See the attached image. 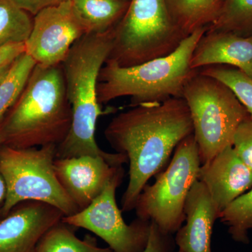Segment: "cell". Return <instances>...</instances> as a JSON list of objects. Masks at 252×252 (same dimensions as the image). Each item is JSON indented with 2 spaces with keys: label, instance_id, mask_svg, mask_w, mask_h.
Wrapping results in <instances>:
<instances>
[{
  "label": "cell",
  "instance_id": "obj_26",
  "mask_svg": "<svg viewBox=\"0 0 252 252\" xmlns=\"http://www.w3.org/2000/svg\"><path fill=\"white\" fill-rule=\"evenodd\" d=\"M11 1L21 9L24 10L26 12L34 16L45 8L61 4L67 0H11Z\"/></svg>",
  "mask_w": 252,
  "mask_h": 252
},
{
  "label": "cell",
  "instance_id": "obj_8",
  "mask_svg": "<svg viewBox=\"0 0 252 252\" xmlns=\"http://www.w3.org/2000/svg\"><path fill=\"white\" fill-rule=\"evenodd\" d=\"M201 166L193 133L177 146L171 161L147 184L139 195L135 210L138 218L154 222L162 233H176L185 221L186 199L198 180Z\"/></svg>",
  "mask_w": 252,
  "mask_h": 252
},
{
  "label": "cell",
  "instance_id": "obj_14",
  "mask_svg": "<svg viewBox=\"0 0 252 252\" xmlns=\"http://www.w3.org/2000/svg\"><path fill=\"white\" fill-rule=\"evenodd\" d=\"M186 224L176 232L175 245L182 252H212L214 225L220 213L205 186L195 182L185 205Z\"/></svg>",
  "mask_w": 252,
  "mask_h": 252
},
{
  "label": "cell",
  "instance_id": "obj_11",
  "mask_svg": "<svg viewBox=\"0 0 252 252\" xmlns=\"http://www.w3.org/2000/svg\"><path fill=\"white\" fill-rule=\"evenodd\" d=\"M64 217L43 202L18 204L0 220V252H34L42 237Z\"/></svg>",
  "mask_w": 252,
  "mask_h": 252
},
{
  "label": "cell",
  "instance_id": "obj_5",
  "mask_svg": "<svg viewBox=\"0 0 252 252\" xmlns=\"http://www.w3.org/2000/svg\"><path fill=\"white\" fill-rule=\"evenodd\" d=\"M57 146L31 148L0 146V175L6 193L0 215H7L18 204L29 200L43 202L63 212L74 215L79 208L64 191L54 169Z\"/></svg>",
  "mask_w": 252,
  "mask_h": 252
},
{
  "label": "cell",
  "instance_id": "obj_28",
  "mask_svg": "<svg viewBox=\"0 0 252 252\" xmlns=\"http://www.w3.org/2000/svg\"><path fill=\"white\" fill-rule=\"evenodd\" d=\"M1 124V123H0ZM3 144L2 135H1V125H0V146ZM6 185L2 177L0 175V205L4 203L5 197H6Z\"/></svg>",
  "mask_w": 252,
  "mask_h": 252
},
{
  "label": "cell",
  "instance_id": "obj_32",
  "mask_svg": "<svg viewBox=\"0 0 252 252\" xmlns=\"http://www.w3.org/2000/svg\"><path fill=\"white\" fill-rule=\"evenodd\" d=\"M1 205H0V209H1ZM0 216H1V215H0Z\"/></svg>",
  "mask_w": 252,
  "mask_h": 252
},
{
  "label": "cell",
  "instance_id": "obj_4",
  "mask_svg": "<svg viewBox=\"0 0 252 252\" xmlns=\"http://www.w3.org/2000/svg\"><path fill=\"white\" fill-rule=\"evenodd\" d=\"M203 28L187 36L172 54L132 67H123L107 60L97 80L99 104L130 97L132 107L157 104L171 97H182L186 84L198 69L190 60L198 41L206 32Z\"/></svg>",
  "mask_w": 252,
  "mask_h": 252
},
{
  "label": "cell",
  "instance_id": "obj_10",
  "mask_svg": "<svg viewBox=\"0 0 252 252\" xmlns=\"http://www.w3.org/2000/svg\"><path fill=\"white\" fill-rule=\"evenodd\" d=\"M88 34L72 0L49 6L33 16L26 54L43 67L61 65L74 44Z\"/></svg>",
  "mask_w": 252,
  "mask_h": 252
},
{
  "label": "cell",
  "instance_id": "obj_6",
  "mask_svg": "<svg viewBox=\"0 0 252 252\" xmlns=\"http://www.w3.org/2000/svg\"><path fill=\"white\" fill-rule=\"evenodd\" d=\"M174 21L165 0H130L114 28L108 59L132 67L168 56L187 37Z\"/></svg>",
  "mask_w": 252,
  "mask_h": 252
},
{
  "label": "cell",
  "instance_id": "obj_27",
  "mask_svg": "<svg viewBox=\"0 0 252 252\" xmlns=\"http://www.w3.org/2000/svg\"><path fill=\"white\" fill-rule=\"evenodd\" d=\"M24 53H26L25 43L9 44L0 48V68L11 64Z\"/></svg>",
  "mask_w": 252,
  "mask_h": 252
},
{
  "label": "cell",
  "instance_id": "obj_21",
  "mask_svg": "<svg viewBox=\"0 0 252 252\" xmlns=\"http://www.w3.org/2000/svg\"><path fill=\"white\" fill-rule=\"evenodd\" d=\"M207 31L252 36V0H224L218 17Z\"/></svg>",
  "mask_w": 252,
  "mask_h": 252
},
{
  "label": "cell",
  "instance_id": "obj_31",
  "mask_svg": "<svg viewBox=\"0 0 252 252\" xmlns=\"http://www.w3.org/2000/svg\"><path fill=\"white\" fill-rule=\"evenodd\" d=\"M171 252H180V251H177V252H175V251H172Z\"/></svg>",
  "mask_w": 252,
  "mask_h": 252
},
{
  "label": "cell",
  "instance_id": "obj_22",
  "mask_svg": "<svg viewBox=\"0 0 252 252\" xmlns=\"http://www.w3.org/2000/svg\"><path fill=\"white\" fill-rule=\"evenodd\" d=\"M219 220L228 227L233 240L245 245L250 243L249 231L252 229V189L220 212Z\"/></svg>",
  "mask_w": 252,
  "mask_h": 252
},
{
  "label": "cell",
  "instance_id": "obj_13",
  "mask_svg": "<svg viewBox=\"0 0 252 252\" xmlns=\"http://www.w3.org/2000/svg\"><path fill=\"white\" fill-rule=\"evenodd\" d=\"M198 180L205 186L220 214L252 188V170L230 146L201 165Z\"/></svg>",
  "mask_w": 252,
  "mask_h": 252
},
{
  "label": "cell",
  "instance_id": "obj_3",
  "mask_svg": "<svg viewBox=\"0 0 252 252\" xmlns=\"http://www.w3.org/2000/svg\"><path fill=\"white\" fill-rule=\"evenodd\" d=\"M72 122L61 64H36L17 102L0 124L3 144L16 148L58 147L67 138Z\"/></svg>",
  "mask_w": 252,
  "mask_h": 252
},
{
  "label": "cell",
  "instance_id": "obj_7",
  "mask_svg": "<svg viewBox=\"0 0 252 252\" xmlns=\"http://www.w3.org/2000/svg\"><path fill=\"white\" fill-rule=\"evenodd\" d=\"M182 97L190 111L203 165L233 146L235 131L250 115L229 88L199 69L186 84Z\"/></svg>",
  "mask_w": 252,
  "mask_h": 252
},
{
  "label": "cell",
  "instance_id": "obj_18",
  "mask_svg": "<svg viewBox=\"0 0 252 252\" xmlns=\"http://www.w3.org/2000/svg\"><path fill=\"white\" fill-rule=\"evenodd\" d=\"M70 227L62 220L55 225L41 239L34 252H113L110 248H99L91 237L77 238Z\"/></svg>",
  "mask_w": 252,
  "mask_h": 252
},
{
  "label": "cell",
  "instance_id": "obj_16",
  "mask_svg": "<svg viewBox=\"0 0 252 252\" xmlns=\"http://www.w3.org/2000/svg\"><path fill=\"white\" fill-rule=\"evenodd\" d=\"M165 1L174 21L187 36L215 22L224 2V0Z\"/></svg>",
  "mask_w": 252,
  "mask_h": 252
},
{
  "label": "cell",
  "instance_id": "obj_15",
  "mask_svg": "<svg viewBox=\"0 0 252 252\" xmlns=\"http://www.w3.org/2000/svg\"><path fill=\"white\" fill-rule=\"evenodd\" d=\"M217 64L238 68L252 78V35L206 31L194 50L190 67Z\"/></svg>",
  "mask_w": 252,
  "mask_h": 252
},
{
  "label": "cell",
  "instance_id": "obj_17",
  "mask_svg": "<svg viewBox=\"0 0 252 252\" xmlns=\"http://www.w3.org/2000/svg\"><path fill=\"white\" fill-rule=\"evenodd\" d=\"M88 34L104 33L119 23L128 7L121 0H72Z\"/></svg>",
  "mask_w": 252,
  "mask_h": 252
},
{
  "label": "cell",
  "instance_id": "obj_29",
  "mask_svg": "<svg viewBox=\"0 0 252 252\" xmlns=\"http://www.w3.org/2000/svg\"><path fill=\"white\" fill-rule=\"evenodd\" d=\"M11 64H12V63H11ZM11 64H8V65L4 66V67L0 68V82L3 80L5 76L7 74L10 67H11Z\"/></svg>",
  "mask_w": 252,
  "mask_h": 252
},
{
  "label": "cell",
  "instance_id": "obj_2",
  "mask_svg": "<svg viewBox=\"0 0 252 252\" xmlns=\"http://www.w3.org/2000/svg\"><path fill=\"white\" fill-rule=\"evenodd\" d=\"M113 40L114 28L104 33L86 34L74 44L61 64L72 122L67 138L58 146L56 158L101 157L117 167L127 162L122 154L104 152L95 139L97 122L103 114L97 99V80Z\"/></svg>",
  "mask_w": 252,
  "mask_h": 252
},
{
  "label": "cell",
  "instance_id": "obj_24",
  "mask_svg": "<svg viewBox=\"0 0 252 252\" xmlns=\"http://www.w3.org/2000/svg\"><path fill=\"white\" fill-rule=\"evenodd\" d=\"M233 147L240 158L252 170V119L250 116L235 131Z\"/></svg>",
  "mask_w": 252,
  "mask_h": 252
},
{
  "label": "cell",
  "instance_id": "obj_20",
  "mask_svg": "<svg viewBox=\"0 0 252 252\" xmlns=\"http://www.w3.org/2000/svg\"><path fill=\"white\" fill-rule=\"evenodd\" d=\"M33 16L11 0H0V48L22 44L29 37Z\"/></svg>",
  "mask_w": 252,
  "mask_h": 252
},
{
  "label": "cell",
  "instance_id": "obj_19",
  "mask_svg": "<svg viewBox=\"0 0 252 252\" xmlns=\"http://www.w3.org/2000/svg\"><path fill=\"white\" fill-rule=\"evenodd\" d=\"M36 63L26 53L11 64L9 72L0 82V123L17 102Z\"/></svg>",
  "mask_w": 252,
  "mask_h": 252
},
{
  "label": "cell",
  "instance_id": "obj_12",
  "mask_svg": "<svg viewBox=\"0 0 252 252\" xmlns=\"http://www.w3.org/2000/svg\"><path fill=\"white\" fill-rule=\"evenodd\" d=\"M122 167L94 156L56 158L54 169L64 191L79 208L89 206L100 195Z\"/></svg>",
  "mask_w": 252,
  "mask_h": 252
},
{
  "label": "cell",
  "instance_id": "obj_30",
  "mask_svg": "<svg viewBox=\"0 0 252 252\" xmlns=\"http://www.w3.org/2000/svg\"><path fill=\"white\" fill-rule=\"evenodd\" d=\"M121 1H130V0H121Z\"/></svg>",
  "mask_w": 252,
  "mask_h": 252
},
{
  "label": "cell",
  "instance_id": "obj_25",
  "mask_svg": "<svg viewBox=\"0 0 252 252\" xmlns=\"http://www.w3.org/2000/svg\"><path fill=\"white\" fill-rule=\"evenodd\" d=\"M152 222V221H151ZM172 235L162 233L154 222L151 224L148 243L142 252H171L175 248Z\"/></svg>",
  "mask_w": 252,
  "mask_h": 252
},
{
  "label": "cell",
  "instance_id": "obj_9",
  "mask_svg": "<svg viewBox=\"0 0 252 252\" xmlns=\"http://www.w3.org/2000/svg\"><path fill=\"white\" fill-rule=\"evenodd\" d=\"M121 167L97 198L84 210L64 217L62 221L99 237L113 252H142L148 243L152 222L137 217L127 224L118 207L116 192L124 177Z\"/></svg>",
  "mask_w": 252,
  "mask_h": 252
},
{
  "label": "cell",
  "instance_id": "obj_1",
  "mask_svg": "<svg viewBox=\"0 0 252 252\" xmlns=\"http://www.w3.org/2000/svg\"><path fill=\"white\" fill-rule=\"evenodd\" d=\"M193 133L190 111L182 97L136 106L113 118L104 137L129 164L128 184L121 201L122 212L135 210L148 181L162 171L177 146Z\"/></svg>",
  "mask_w": 252,
  "mask_h": 252
},
{
  "label": "cell",
  "instance_id": "obj_23",
  "mask_svg": "<svg viewBox=\"0 0 252 252\" xmlns=\"http://www.w3.org/2000/svg\"><path fill=\"white\" fill-rule=\"evenodd\" d=\"M199 72L215 78L229 88L252 119V77L238 68L220 64L201 68Z\"/></svg>",
  "mask_w": 252,
  "mask_h": 252
}]
</instances>
